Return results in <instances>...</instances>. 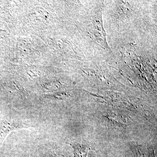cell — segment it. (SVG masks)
Listing matches in <instances>:
<instances>
[{"mask_svg": "<svg viewBox=\"0 0 157 157\" xmlns=\"http://www.w3.org/2000/svg\"><path fill=\"white\" fill-rule=\"evenodd\" d=\"M70 144L73 148L74 157H87L88 153L91 150L90 147L85 144L73 142Z\"/></svg>", "mask_w": 157, "mask_h": 157, "instance_id": "6da1fadb", "label": "cell"}, {"mask_svg": "<svg viewBox=\"0 0 157 157\" xmlns=\"http://www.w3.org/2000/svg\"><path fill=\"white\" fill-rule=\"evenodd\" d=\"M131 149L135 157H149V151L145 146L141 145L132 144Z\"/></svg>", "mask_w": 157, "mask_h": 157, "instance_id": "7a4b0ae2", "label": "cell"}]
</instances>
